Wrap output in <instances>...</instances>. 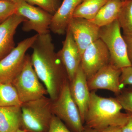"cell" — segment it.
Segmentation results:
<instances>
[{
	"instance_id": "obj_4",
	"label": "cell",
	"mask_w": 132,
	"mask_h": 132,
	"mask_svg": "<svg viewBox=\"0 0 132 132\" xmlns=\"http://www.w3.org/2000/svg\"><path fill=\"white\" fill-rule=\"evenodd\" d=\"M39 79L32 65L31 56L27 54L22 69L12 83L22 104L48 94Z\"/></svg>"
},
{
	"instance_id": "obj_30",
	"label": "cell",
	"mask_w": 132,
	"mask_h": 132,
	"mask_svg": "<svg viewBox=\"0 0 132 132\" xmlns=\"http://www.w3.org/2000/svg\"><path fill=\"white\" fill-rule=\"evenodd\" d=\"M7 1H10L16 3L19 1V0H7Z\"/></svg>"
},
{
	"instance_id": "obj_2",
	"label": "cell",
	"mask_w": 132,
	"mask_h": 132,
	"mask_svg": "<svg viewBox=\"0 0 132 132\" xmlns=\"http://www.w3.org/2000/svg\"><path fill=\"white\" fill-rule=\"evenodd\" d=\"M122 109L116 98L101 97L92 91L84 120L85 127L98 131L110 126L121 127L126 123L129 116L127 113L121 112Z\"/></svg>"
},
{
	"instance_id": "obj_8",
	"label": "cell",
	"mask_w": 132,
	"mask_h": 132,
	"mask_svg": "<svg viewBox=\"0 0 132 132\" xmlns=\"http://www.w3.org/2000/svg\"><path fill=\"white\" fill-rule=\"evenodd\" d=\"M15 14L27 19L22 29L26 32L33 30L39 35L50 33L49 29L53 15L40 8L36 7L23 0L16 3Z\"/></svg>"
},
{
	"instance_id": "obj_18",
	"label": "cell",
	"mask_w": 132,
	"mask_h": 132,
	"mask_svg": "<svg viewBox=\"0 0 132 132\" xmlns=\"http://www.w3.org/2000/svg\"><path fill=\"white\" fill-rule=\"evenodd\" d=\"M109 0H84L74 12L73 17L91 20Z\"/></svg>"
},
{
	"instance_id": "obj_27",
	"label": "cell",
	"mask_w": 132,
	"mask_h": 132,
	"mask_svg": "<svg viewBox=\"0 0 132 132\" xmlns=\"http://www.w3.org/2000/svg\"><path fill=\"white\" fill-rule=\"evenodd\" d=\"M127 113L129 114L128 119L125 125L121 127L122 132H132V114Z\"/></svg>"
},
{
	"instance_id": "obj_16",
	"label": "cell",
	"mask_w": 132,
	"mask_h": 132,
	"mask_svg": "<svg viewBox=\"0 0 132 132\" xmlns=\"http://www.w3.org/2000/svg\"><path fill=\"white\" fill-rule=\"evenodd\" d=\"M21 107H0V132H15L21 129Z\"/></svg>"
},
{
	"instance_id": "obj_22",
	"label": "cell",
	"mask_w": 132,
	"mask_h": 132,
	"mask_svg": "<svg viewBox=\"0 0 132 132\" xmlns=\"http://www.w3.org/2000/svg\"><path fill=\"white\" fill-rule=\"evenodd\" d=\"M16 3L7 1L0 0V24L15 14Z\"/></svg>"
},
{
	"instance_id": "obj_20",
	"label": "cell",
	"mask_w": 132,
	"mask_h": 132,
	"mask_svg": "<svg viewBox=\"0 0 132 132\" xmlns=\"http://www.w3.org/2000/svg\"><path fill=\"white\" fill-rule=\"evenodd\" d=\"M117 20L123 35L132 36V0L123 1Z\"/></svg>"
},
{
	"instance_id": "obj_29",
	"label": "cell",
	"mask_w": 132,
	"mask_h": 132,
	"mask_svg": "<svg viewBox=\"0 0 132 132\" xmlns=\"http://www.w3.org/2000/svg\"><path fill=\"white\" fill-rule=\"evenodd\" d=\"M82 132H101L100 131L92 129L90 128L86 127L85 126V129Z\"/></svg>"
},
{
	"instance_id": "obj_3",
	"label": "cell",
	"mask_w": 132,
	"mask_h": 132,
	"mask_svg": "<svg viewBox=\"0 0 132 132\" xmlns=\"http://www.w3.org/2000/svg\"><path fill=\"white\" fill-rule=\"evenodd\" d=\"M52 100L44 96L22 104L21 129L25 132H47L53 116Z\"/></svg>"
},
{
	"instance_id": "obj_7",
	"label": "cell",
	"mask_w": 132,
	"mask_h": 132,
	"mask_svg": "<svg viewBox=\"0 0 132 132\" xmlns=\"http://www.w3.org/2000/svg\"><path fill=\"white\" fill-rule=\"evenodd\" d=\"M38 36L37 34L22 41L0 60V82L12 83L23 68L26 52L31 47Z\"/></svg>"
},
{
	"instance_id": "obj_11",
	"label": "cell",
	"mask_w": 132,
	"mask_h": 132,
	"mask_svg": "<svg viewBox=\"0 0 132 132\" xmlns=\"http://www.w3.org/2000/svg\"><path fill=\"white\" fill-rule=\"evenodd\" d=\"M100 28L90 20L73 17L67 28L72 33L81 55L89 45L100 39Z\"/></svg>"
},
{
	"instance_id": "obj_23",
	"label": "cell",
	"mask_w": 132,
	"mask_h": 132,
	"mask_svg": "<svg viewBox=\"0 0 132 132\" xmlns=\"http://www.w3.org/2000/svg\"><path fill=\"white\" fill-rule=\"evenodd\" d=\"M116 98L126 112L132 114V87L123 88Z\"/></svg>"
},
{
	"instance_id": "obj_10",
	"label": "cell",
	"mask_w": 132,
	"mask_h": 132,
	"mask_svg": "<svg viewBox=\"0 0 132 132\" xmlns=\"http://www.w3.org/2000/svg\"><path fill=\"white\" fill-rule=\"evenodd\" d=\"M121 74V69L109 63L87 80L89 90L94 91L104 89L109 90L118 95L123 89L120 80Z\"/></svg>"
},
{
	"instance_id": "obj_31",
	"label": "cell",
	"mask_w": 132,
	"mask_h": 132,
	"mask_svg": "<svg viewBox=\"0 0 132 132\" xmlns=\"http://www.w3.org/2000/svg\"><path fill=\"white\" fill-rule=\"evenodd\" d=\"M15 132H25L23 130H21V129H19V130H17Z\"/></svg>"
},
{
	"instance_id": "obj_19",
	"label": "cell",
	"mask_w": 132,
	"mask_h": 132,
	"mask_svg": "<svg viewBox=\"0 0 132 132\" xmlns=\"http://www.w3.org/2000/svg\"><path fill=\"white\" fill-rule=\"evenodd\" d=\"M22 104L12 83L0 82V107L21 106Z\"/></svg>"
},
{
	"instance_id": "obj_15",
	"label": "cell",
	"mask_w": 132,
	"mask_h": 132,
	"mask_svg": "<svg viewBox=\"0 0 132 132\" xmlns=\"http://www.w3.org/2000/svg\"><path fill=\"white\" fill-rule=\"evenodd\" d=\"M83 1L64 0L57 12L53 15L50 29L59 35L65 34L73 17L75 9Z\"/></svg>"
},
{
	"instance_id": "obj_1",
	"label": "cell",
	"mask_w": 132,
	"mask_h": 132,
	"mask_svg": "<svg viewBox=\"0 0 132 132\" xmlns=\"http://www.w3.org/2000/svg\"><path fill=\"white\" fill-rule=\"evenodd\" d=\"M31 48L33 50L31 56L33 68L39 79L45 85L50 98L54 100L69 80L64 65L55 52L50 33L38 34Z\"/></svg>"
},
{
	"instance_id": "obj_28",
	"label": "cell",
	"mask_w": 132,
	"mask_h": 132,
	"mask_svg": "<svg viewBox=\"0 0 132 132\" xmlns=\"http://www.w3.org/2000/svg\"><path fill=\"white\" fill-rule=\"evenodd\" d=\"M101 132H122L120 127L110 126L100 131Z\"/></svg>"
},
{
	"instance_id": "obj_17",
	"label": "cell",
	"mask_w": 132,
	"mask_h": 132,
	"mask_svg": "<svg viewBox=\"0 0 132 132\" xmlns=\"http://www.w3.org/2000/svg\"><path fill=\"white\" fill-rule=\"evenodd\" d=\"M123 2L121 0H109L90 21L100 27L111 24L118 19Z\"/></svg>"
},
{
	"instance_id": "obj_14",
	"label": "cell",
	"mask_w": 132,
	"mask_h": 132,
	"mask_svg": "<svg viewBox=\"0 0 132 132\" xmlns=\"http://www.w3.org/2000/svg\"><path fill=\"white\" fill-rule=\"evenodd\" d=\"M27 20L25 17L14 14L0 24V60L15 47L14 36L16 28Z\"/></svg>"
},
{
	"instance_id": "obj_12",
	"label": "cell",
	"mask_w": 132,
	"mask_h": 132,
	"mask_svg": "<svg viewBox=\"0 0 132 132\" xmlns=\"http://www.w3.org/2000/svg\"><path fill=\"white\" fill-rule=\"evenodd\" d=\"M62 48L57 53L65 69L69 80L71 82L80 65L81 55L71 31L67 28Z\"/></svg>"
},
{
	"instance_id": "obj_6",
	"label": "cell",
	"mask_w": 132,
	"mask_h": 132,
	"mask_svg": "<svg viewBox=\"0 0 132 132\" xmlns=\"http://www.w3.org/2000/svg\"><path fill=\"white\" fill-rule=\"evenodd\" d=\"M99 38L105 43L110 55V63L120 69L131 66L127 48L118 20L100 28Z\"/></svg>"
},
{
	"instance_id": "obj_9",
	"label": "cell",
	"mask_w": 132,
	"mask_h": 132,
	"mask_svg": "<svg viewBox=\"0 0 132 132\" xmlns=\"http://www.w3.org/2000/svg\"><path fill=\"white\" fill-rule=\"evenodd\" d=\"M110 63L108 49L100 39L89 45L81 55V65L87 80Z\"/></svg>"
},
{
	"instance_id": "obj_21",
	"label": "cell",
	"mask_w": 132,
	"mask_h": 132,
	"mask_svg": "<svg viewBox=\"0 0 132 132\" xmlns=\"http://www.w3.org/2000/svg\"><path fill=\"white\" fill-rule=\"evenodd\" d=\"M30 5L39 6L41 9L53 15L61 5L60 0H23Z\"/></svg>"
},
{
	"instance_id": "obj_32",
	"label": "cell",
	"mask_w": 132,
	"mask_h": 132,
	"mask_svg": "<svg viewBox=\"0 0 132 132\" xmlns=\"http://www.w3.org/2000/svg\"><path fill=\"white\" fill-rule=\"evenodd\" d=\"M122 1H127V0H121Z\"/></svg>"
},
{
	"instance_id": "obj_25",
	"label": "cell",
	"mask_w": 132,
	"mask_h": 132,
	"mask_svg": "<svg viewBox=\"0 0 132 132\" xmlns=\"http://www.w3.org/2000/svg\"><path fill=\"white\" fill-rule=\"evenodd\" d=\"M120 80L123 88L127 85H132V66L121 69Z\"/></svg>"
},
{
	"instance_id": "obj_24",
	"label": "cell",
	"mask_w": 132,
	"mask_h": 132,
	"mask_svg": "<svg viewBox=\"0 0 132 132\" xmlns=\"http://www.w3.org/2000/svg\"><path fill=\"white\" fill-rule=\"evenodd\" d=\"M47 132H72L60 119L53 116Z\"/></svg>"
},
{
	"instance_id": "obj_26",
	"label": "cell",
	"mask_w": 132,
	"mask_h": 132,
	"mask_svg": "<svg viewBox=\"0 0 132 132\" xmlns=\"http://www.w3.org/2000/svg\"><path fill=\"white\" fill-rule=\"evenodd\" d=\"M123 37L127 45L128 59L132 66V36L123 35Z\"/></svg>"
},
{
	"instance_id": "obj_13",
	"label": "cell",
	"mask_w": 132,
	"mask_h": 132,
	"mask_svg": "<svg viewBox=\"0 0 132 132\" xmlns=\"http://www.w3.org/2000/svg\"><path fill=\"white\" fill-rule=\"evenodd\" d=\"M69 86L71 95L78 107L84 124V120L90 103L91 92L81 64L73 79L70 82Z\"/></svg>"
},
{
	"instance_id": "obj_5",
	"label": "cell",
	"mask_w": 132,
	"mask_h": 132,
	"mask_svg": "<svg viewBox=\"0 0 132 132\" xmlns=\"http://www.w3.org/2000/svg\"><path fill=\"white\" fill-rule=\"evenodd\" d=\"M70 82H66L56 100H52V111L72 132H82L84 123L78 107L70 90Z\"/></svg>"
}]
</instances>
